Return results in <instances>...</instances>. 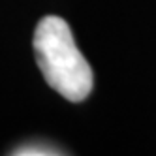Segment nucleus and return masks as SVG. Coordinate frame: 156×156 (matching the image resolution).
Returning a JSON list of instances; mask_svg holds the SVG:
<instances>
[{"label": "nucleus", "mask_w": 156, "mask_h": 156, "mask_svg": "<svg viewBox=\"0 0 156 156\" xmlns=\"http://www.w3.org/2000/svg\"><path fill=\"white\" fill-rule=\"evenodd\" d=\"M36 62L51 88L70 102H83L92 90V70L77 49L68 23L57 15L43 17L34 30Z\"/></svg>", "instance_id": "nucleus-1"}, {"label": "nucleus", "mask_w": 156, "mask_h": 156, "mask_svg": "<svg viewBox=\"0 0 156 156\" xmlns=\"http://www.w3.org/2000/svg\"><path fill=\"white\" fill-rule=\"evenodd\" d=\"M15 156H41V154H60L57 151H41V147H23V149H19V151H13Z\"/></svg>", "instance_id": "nucleus-2"}]
</instances>
